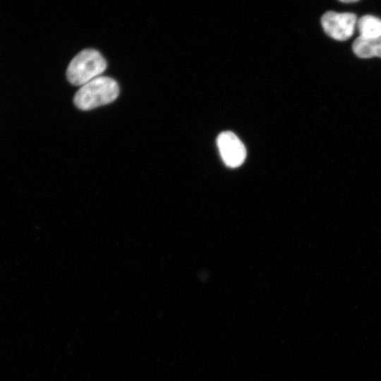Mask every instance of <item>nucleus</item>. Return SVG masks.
Here are the masks:
<instances>
[{
    "mask_svg": "<svg viewBox=\"0 0 381 381\" xmlns=\"http://www.w3.org/2000/svg\"><path fill=\"white\" fill-rule=\"evenodd\" d=\"M119 94L116 80L107 76H98L82 85L75 94V105L82 110H90L114 102Z\"/></svg>",
    "mask_w": 381,
    "mask_h": 381,
    "instance_id": "1",
    "label": "nucleus"
},
{
    "mask_svg": "<svg viewBox=\"0 0 381 381\" xmlns=\"http://www.w3.org/2000/svg\"><path fill=\"white\" fill-rule=\"evenodd\" d=\"M107 61L97 50L86 49L79 52L70 62L66 76L74 85H83L102 74Z\"/></svg>",
    "mask_w": 381,
    "mask_h": 381,
    "instance_id": "2",
    "label": "nucleus"
},
{
    "mask_svg": "<svg viewBox=\"0 0 381 381\" xmlns=\"http://www.w3.org/2000/svg\"><path fill=\"white\" fill-rule=\"evenodd\" d=\"M357 17L353 13L327 11L321 18V24L325 33L330 37L345 41L353 34Z\"/></svg>",
    "mask_w": 381,
    "mask_h": 381,
    "instance_id": "3",
    "label": "nucleus"
},
{
    "mask_svg": "<svg viewBox=\"0 0 381 381\" xmlns=\"http://www.w3.org/2000/svg\"><path fill=\"white\" fill-rule=\"evenodd\" d=\"M217 143L221 157L227 167L235 168L243 163L246 150L235 133L231 131L221 133L217 137Z\"/></svg>",
    "mask_w": 381,
    "mask_h": 381,
    "instance_id": "4",
    "label": "nucleus"
},
{
    "mask_svg": "<svg viewBox=\"0 0 381 381\" xmlns=\"http://www.w3.org/2000/svg\"><path fill=\"white\" fill-rule=\"evenodd\" d=\"M352 49L357 56L362 59L381 58V35L375 38L359 36L354 40Z\"/></svg>",
    "mask_w": 381,
    "mask_h": 381,
    "instance_id": "5",
    "label": "nucleus"
},
{
    "mask_svg": "<svg viewBox=\"0 0 381 381\" xmlns=\"http://www.w3.org/2000/svg\"><path fill=\"white\" fill-rule=\"evenodd\" d=\"M356 25L361 37L375 38L381 35V19L376 16L365 15L357 20Z\"/></svg>",
    "mask_w": 381,
    "mask_h": 381,
    "instance_id": "6",
    "label": "nucleus"
},
{
    "mask_svg": "<svg viewBox=\"0 0 381 381\" xmlns=\"http://www.w3.org/2000/svg\"><path fill=\"white\" fill-rule=\"evenodd\" d=\"M341 2H344V3H352V2H356V1H358L359 0H339Z\"/></svg>",
    "mask_w": 381,
    "mask_h": 381,
    "instance_id": "7",
    "label": "nucleus"
}]
</instances>
